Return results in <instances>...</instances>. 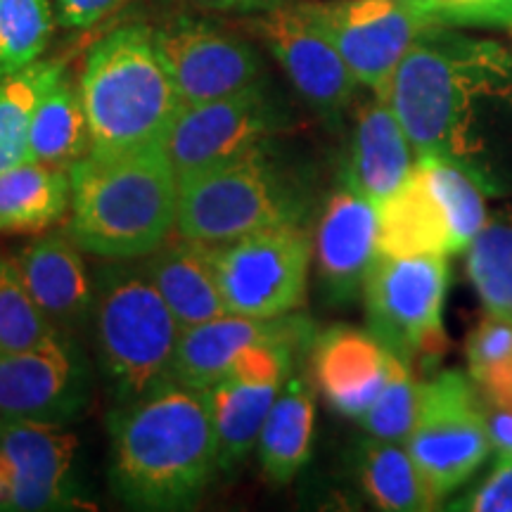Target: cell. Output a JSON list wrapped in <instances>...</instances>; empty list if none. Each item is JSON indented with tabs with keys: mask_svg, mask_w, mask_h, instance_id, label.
<instances>
[{
	"mask_svg": "<svg viewBox=\"0 0 512 512\" xmlns=\"http://www.w3.org/2000/svg\"><path fill=\"white\" fill-rule=\"evenodd\" d=\"M384 100L415 155L451 159L494 190L479 133L491 105H512V53L503 43L432 24L401 60Z\"/></svg>",
	"mask_w": 512,
	"mask_h": 512,
	"instance_id": "obj_1",
	"label": "cell"
},
{
	"mask_svg": "<svg viewBox=\"0 0 512 512\" xmlns=\"http://www.w3.org/2000/svg\"><path fill=\"white\" fill-rule=\"evenodd\" d=\"M110 484L138 510H185L219 470V441L207 389L176 377L140 399L112 406Z\"/></svg>",
	"mask_w": 512,
	"mask_h": 512,
	"instance_id": "obj_2",
	"label": "cell"
},
{
	"mask_svg": "<svg viewBox=\"0 0 512 512\" xmlns=\"http://www.w3.org/2000/svg\"><path fill=\"white\" fill-rule=\"evenodd\" d=\"M69 235L100 259H143L176 233L178 176L164 143L91 150L69 169Z\"/></svg>",
	"mask_w": 512,
	"mask_h": 512,
	"instance_id": "obj_3",
	"label": "cell"
},
{
	"mask_svg": "<svg viewBox=\"0 0 512 512\" xmlns=\"http://www.w3.org/2000/svg\"><path fill=\"white\" fill-rule=\"evenodd\" d=\"M95 363L112 406H124L174 377L181 325L143 259H107L93 271Z\"/></svg>",
	"mask_w": 512,
	"mask_h": 512,
	"instance_id": "obj_4",
	"label": "cell"
},
{
	"mask_svg": "<svg viewBox=\"0 0 512 512\" xmlns=\"http://www.w3.org/2000/svg\"><path fill=\"white\" fill-rule=\"evenodd\" d=\"M76 81L98 152L164 143L183 107L147 24H121L98 38Z\"/></svg>",
	"mask_w": 512,
	"mask_h": 512,
	"instance_id": "obj_5",
	"label": "cell"
},
{
	"mask_svg": "<svg viewBox=\"0 0 512 512\" xmlns=\"http://www.w3.org/2000/svg\"><path fill=\"white\" fill-rule=\"evenodd\" d=\"M309 178L278 147V140L226 164L178 181L176 233L223 245L256 230L304 223L311 214Z\"/></svg>",
	"mask_w": 512,
	"mask_h": 512,
	"instance_id": "obj_6",
	"label": "cell"
},
{
	"mask_svg": "<svg viewBox=\"0 0 512 512\" xmlns=\"http://www.w3.org/2000/svg\"><path fill=\"white\" fill-rule=\"evenodd\" d=\"M484 195L482 183L460 164L420 155L408 181L377 207L380 254L465 252L489 221Z\"/></svg>",
	"mask_w": 512,
	"mask_h": 512,
	"instance_id": "obj_7",
	"label": "cell"
},
{
	"mask_svg": "<svg viewBox=\"0 0 512 512\" xmlns=\"http://www.w3.org/2000/svg\"><path fill=\"white\" fill-rule=\"evenodd\" d=\"M446 290V256L377 254L363 283L368 328L408 363L439 356L446 347Z\"/></svg>",
	"mask_w": 512,
	"mask_h": 512,
	"instance_id": "obj_8",
	"label": "cell"
},
{
	"mask_svg": "<svg viewBox=\"0 0 512 512\" xmlns=\"http://www.w3.org/2000/svg\"><path fill=\"white\" fill-rule=\"evenodd\" d=\"M406 448L439 503L484 465L494 448L482 392L470 373L444 370L422 382L418 418Z\"/></svg>",
	"mask_w": 512,
	"mask_h": 512,
	"instance_id": "obj_9",
	"label": "cell"
},
{
	"mask_svg": "<svg viewBox=\"0 0 512 512\" xmlns=\"http://www.w3.org/2000/svg\"><path fill=\"white\" fill-rule=\"evenodd\" d=\"M211 256L228 313L278 318L302 309L313 261V238L304 223L211 245Z\"/></svg>",
	"mask_w": 512,
	"mask_h": 512,
	"instance_id": "obj_10",
	"label": "cell"
},
{
	"mask_svg": "<svg viewBox=\"0 0 512 512\" xmlns=\"http://www.w3.org/2000/svg\"><path fill=\"white\" fill-rule=\"evenodd\" d=\"M292 121L290 105L266 76L238 93L183 105L164 145L181 181L278 140Z\"/></svg>",
	"mask_w": 512,
	"mask_h": 512,
	"instance_id": "obj_11",
	"label": "cell"
},
{
	"mask_svg": "<svg viewBox=\"0 0 512 512\" xmlns=\"http://www.w3.org/2000/svg\"><path fill=\"white\" fill-rule=\"evenodd\" d=\"M252 24L299 98L325 121H342L361 83L325 27L318 0H287L254 15Z\"/></svg>",
	"mask_w": 512,
	"mask_h": 512,
	"instance_id": "obj_12",
	"label": "cell"
},
{
	"mask_svg": "<svg viewBox=\"0 0 512 512\" xmlns=\"http://www.w3.org/2000/svg\"><path fill=\"white\" fill-rule=\"evenodd\" d=\"M93 370L76 335L0 356V418L72 425L91 411Z\"/></svg>",
	"mask_w": 512,
	"mask_h": 512,
	"instance_id": "obj_13",
	"label": "cell"
},
{
	"mask_svg": "<svg viewBox=\"0 0 512 512\" xmlns=\"http://www.w3.org/2000/svg\"><path fill=\"white\" fill-rule=\"evenodd\" d=\"M302 339H275L249 347L228 373L207 389L219 441V470H233L256 448L273 401L294 375L297 356L309 349Z\"/></svg>",
	"mask_w": 512,
	"mask_h": 512,
	"instance_id": "obj_14",
	"label": "cell"
},
{
	"mask_svg": "<svg viewBox=\"0 0 512 512\" xmlns=\"http://www.w3.org/2000/svg\"><path fill=\"white\" fill-rule=\"evenodd\" d=\"M155 41L183 105L223 98L266 79L259 50L211 19L176 15L155 27Z\"/></svg>",
	"mask_w": 512,
	"mask_h": 512,
	"instance_id": "obj_15",
	"label": "cell"
},
{
	"mask_svg": "<svg viewBox=\"0 0 512 512\" xmlns=\"http://www.w3.org/2000/svg\"><path fill=\"white\" fill-rule=\"evenodd\" d=\"M320 15L351 74L377 98L434 19L415 0H318Z\"/></svg>",
	"mask_w": 512,
	"mask_h": 512,
	"instance_id": "obj_16",
	"label": "cell"
},
{
	"mask_svg": "<svg viewBox=\"0 0 512 512\" xmlns=\"http://www.w3.org/2000/svg\"><path fill=\"white\" fill-rule=\"evenodd\" d=\"M79 439L67 425L0 418V470L10 482L8 512L74 510Z\"/></svg>",
	"mask_w": 512,
	"mask_h": 512,
	"instance_id": "obj_17",
	"label": "cell"
},
{
	"mask_svg": "<svg viewBox=\"0 0 512 512\" xmlns=\"http://www.w3.org/2000/svg\"><path fill=\"white\" fill-rule=\"evenodd\" d=\"M377 254V204L342 176L320 209L313 238V259L325 297L332 304L354 302L358 292H363V283Z\"/></svg>",
	"mask_w": 512,
	"mask_h": 512,
	"instance_id": "obj_18",
	"label": "cell"
},
{
	"mask_svg": "<svg viewBox=\"0 0 512 512\" xmlns=\"http://www.w3.org/2000/svg\"><path fill=\"white\" fill-rule=\"evenodd\" d=\"M24 285L55 330L79 335L91 323L95 280L67 228L38 233L15 252Z\"/></svg>",
	"mask_w": 512,
	"mask_h": 512,
	"instance_id": "obj_19",
	"label": "cell"
},
{
	"mask_svg": "<svg viewBox=\"0 0 512 512\" xmlns=\"http://www.w3.org/2000/svg\"><path fill=\"white\" fill-rule=\"evenodd\" d=\"M313 337H316V328L302 313H287L278 318L226 313V316L181 332L174 358V377L195 389H209L249 347L275 342V339L313 342Z\"/></svg>",
	"mask_w": 512,
	"mask_h": 512,
	"instance_id": "obj_20",
	"label": "cell"
},
{
	"mask_svg": "<svg viewBox=\"0 0 512 512\" xmlns=\"http://www.w3.org/2000/svg\"><path fill=\"white\" fill-rule=\"evenodd\" d=\"M311 373L316 389L337 413L361 418L380 394L392 351L373 330L332 325L311 342Z\"/></svg>",
	"mask_w": 512,
	"mask_h": 512,
	"instance_id": "obj_21",
	"label": "cell"
},
{
	"mask_svg": "<svg viewBox=\"0 0 512 512\" xmlns=\"http://www.w3.org/2000/svg\"><path fill=\"white\" fill-rule=\"evenodd\" d=\"M415 159L418 155L392 105L370 93L356 112L351 150L342 176L380 207L408 181Z\"/></svg>",
	"mask_w": 512,
	"mask_h": 512,
	"instance_id": "obj_22",
	"label": "cell"
},
{
	"mask_svg": "<svg viewBox=\"0 0 512 512\" xmlns=\"http://www.w3.org/2000/svg\"><path fill=\"white\" fill-rule=\"evenodd\" d=\"M143 264L181 330L228 313L216 278L211 245L174 233L155 252L143 256Z\"/></svg>",
	"mask_w": 512,
	"mask_h": 512,
	"instance_id": "obj_23",
	"label": "cell"
},
{
	"mask_svg": "<svg viewBox=\"0 0 512 512\" xmlns=\"http://www.w3.org/2000/svg\"><path fill=\"white\" fill-rule=\"evenodd\" d=\"M304 375H292L261 427L259 460L273 484H290L309 463L316 430V392Z\"/></svg>",
	"mask_w": 512,
	"mask_h": 512,
	"instance_id": "obj_24",
	"label": "cell"
},
{
	"mask_svg": "<svg viewBox=\"0 0 512 512\" xmlns=\"http://www.w3.org/2000/svg\"><path fill=\"white\" fill-rule=\"evenodd\" d=\"M69 171L24 162L0 174V235L43 233L69 211Z\"/></svg>",
	"mask_w": 512,
	"mask_h": 512,
	"instance_id": "obj_25",
	"label": "cell"
},
{
	"mask_svg": "<svg viewBox=\"0 0 512 512\" xmlns=\"http://www.w3.org/2000/svg\"><path fill=\"white\" fill-rule=\"evenodd\" d=\"M93 150L79 81L64 72L38 102L29 133V162L72 169Z\"/></svg>",
	"mask_w": 512,
	"mask_h": 512,
	"instance_id": "obj_26",
	"label": "cell"
},
{
	"mask_svg": "<svg viewBox=\"0 0 512 512\" xmlns=\"http://www.w3.org/2000/svg\"><path fill=\"white\" fill-rule=\"evenodd\" d=\"M356 470L363 491L380 510L422 512L437 508V496L406 444L368 437L358 448Z\"/></svg>",
	"mask_w": 512,
	"mask_h": 512,
	"instance_id": "obj_27",
	"label": "cell"
},
{
	"mask_svg": "<svg viewBox=\"0 0 512 512\" xmlns=\"http://www.w3.org/2000/svg\"><path fill=\"white\" fill-rule=\"evenodd\" d=\"M67 72L64 60H36L0 79V174L29 162V133L43 95Z\"/></svg>",
	"mask_w": 512,
	"mask_h": 512,
	"instance_id": "obj_28",
	"label": "cell"
},
{
	"mask_svg": "<svg viewBox=\"0 0 512 512\" xmlns=\"http://www.w3.org/2000/svg\"><path fill=\"white\" fill-rule=\"evenodd\" d=\"M467 273L486 311L512 316V209L489 216L467 247Z\"/></svg>",
	"mask_w": 512,
	"mask_h": 512,
	"instance_id": "obj_29",
	"label": "cell"
},
{
	"mask_svg": "<svg viewBox=\"0 0 512 512\" xmlns=\"http://www.w3.org/2000/svg\"><path fill=\"white\" fill-rule=\"evenodd\" d=\"M55 24L50 0H0V79L41 60Z\"/></svg>",
	"mask_w": 512,
	"mask_h": 512,
	"instance_id": "obj_30",
	"label": "cell"
},
{
	"mask_svg": "<svg viewBox=\"0 0 512 512\" xmlns=\"http://www.w3.org/2000/svg\"><path fill=\"white\" fill-rule=\"evenodd\" d=\"M420 387L422 382L415 380L413 375V363L392 351L380 394L370 403L368 411L358 418L368 437L406 444L415 418H418Z\"/></svg>",
	"mask_w": 512,
	"mask_h": 512,
	"instance_id": "obj_31",
	"label": "cell"
},
{
	"mask_svg": "<svg viewBox=\"0 0 512 512\" xmlns=\"http://www.w3.org/2000/svg\"><path fill=\"white\" fill-rule=\"evenodd\" d=\"M55 332L24 285L15 254L0 252V356L36 347Z\"/></svg>",
	"mask_w": 512,
	"mask_h": 512,
	"instance_id": "obj_32",
	"label": "cell"
},
{
	"mask_svg": "<svg viewBox=\"0 0 512 512\" xmlns=\"http://www.w3.org/2000/svg\"><path fill=\"white\" fill-rule=\"evenodd\" d=\"M467 373L482 396L512 394V316L486 311L467 337Z\"/></svg>",
	"mask_w": 512,
	"mask_h": 512,
	"instance_id": "obj_33",
	"label": "cell"
},
{
	"mask_svg": "<svg viewBox=\"0 0 512 512\" xmlns=\"http://www.w3.org/2000/svg\"><path fill=\"white\" fill-rule=\"evenodd\" d=\"M418 5L446 27L512 31V15L505 0H420Z\"/></svg>",
	"mask_w": 512,
	"mask_h": 512,
	"instance_id": "obj_34",
	"label": "cell"
},
{
	"mask_svg": "<svg viewBox=\"0 0 512 512\" xmlns=\"http://www.w3.org/2000/svg\"><path fill=\"white\" fill-rule=\"evenodd\" d=\"M460 512H512V458L498 456L496 467L470 494L448 505Z\"/></svg>",
	"mask_w": 512,
	"mask_h": 512,
	"instance_id": "obj_35",
	"label": "cell"
},
{
	"mask_svg": "<svg viewBox=\"0 0 512 512\" xmlns=\"http://www.w3.org/2000/svg\"><path fill=\"white\" fill-rule=\"evenodd\" d=\"M119 3L121 0H55V17L62 29H91Z\"/></svg>",
	"mask_w": 512,
	"mask_h": 512,
	"instance_id": "obj_36",
	"label": "cell"
},
{
	"mask_svg": "<svg viewBox=\"0 0 512 512\" xmlns=\"http://www.w3.org/2000/svg\"><path fill=\"white\" fill-rule=\"evenodd\" d=\"M482 399L491 448L496 456L512 458V394L501 399H489V396Z\"/></svg>",
	"mask_w": 512,
	"mask_h": 512,
	"instance_id": "obj_37",
	"label": "cell"
},
{
	"mask_svg": "<svg viewBox=\"0 0 512 512\" xmlns=\"http://www.w3.org/2000/svg\"><path fill=\"white\" fill-rule=\"evenodd\" d=\"M185 5L211 12H228V15H261L278 5L287 3V0H181Z\"/></svg>",
	"mask_w": 512,
	"mask_h": 512,
	"instance_id": "obj_38",
	"label": "cell"
},
{
	"mask_svg": "<svg viewBox=\"0 0 512 512\" xmlns=\"http://www.w3.org/2000/svg\"><path fill=\"white\" fill-rule=\"evenodd\" d=\"M505 5H508V10H510V15H512V0H505Z\"/></svg>",
	"mask_w": 512,
	"mask_h": 512,
	"instance_id": "obj_39",
	"label": "cell"
},
{
	"mask_svg": "<svg viewBox=\"0 0 512 512\" xmlns=\"http://www.w3.org/2000/svg\"><path fill=\"white\" fill-rule=\"evenodd\" d=\"M415 3H420V0H415Z\"/></svg>",
	"mask_w": 512,
	"mask_h": 512,
	"instance_id": "obj_40",
	"label": "cell"
}]
</instances>
